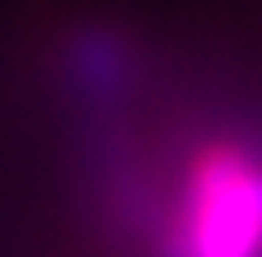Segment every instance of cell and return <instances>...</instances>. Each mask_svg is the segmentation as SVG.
Masks as SVG:
<instances>
[{"mask_svg": "<svg viewBox=\"0 0 262 257\" xmlns=\"http://www.w3.org/2000/svg\"><path fill=\"white\" fill-rule=\"evenodd\" d=\"M54 80L76 124L134 120L138 98L151 80V54L129 27L84 18L58 36Z\"/></svg>", "mask_w": 262, "mask_h": 257, "instance_id": "cell-1", "label": "cell"}]
</instances>
